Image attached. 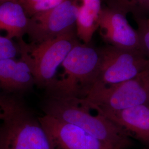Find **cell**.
<instances>
[{"instance_id":"cell-1","label":"cell","mask_w":149,"mask_h":149,"mask_svg":"<svg viewBox=\"0 0 149 149\" xmlns=\"http://www.w3.org/2000/svg\"><path fill=\"white\" fill-rule=\"evenodd\" d=\"M45 114L74 124L93 136L119 149L131 145L127 133L107 118L82 106L76 98L49 96L43 106Z\"/></svg>"},{"instance_id":"cell-2","label":"cell","mask_w":149,"mask_h":149,"mask_svg":"<svg viewBox=\"0 0 149 149\" xmlns=\"http://www.w3.org/2000/svg\"><path fill=\"white\" fill-rule=\"evenodd\" d=\"M101 59L100 49L77 44L61 64V74L47 88L49 96L83 98L96 82Z\"/></svg>"},{"instance_id":"cell-3","label":"cell","mask_w":149,"mask_h":149,"mask_svg":"<svg viewBox=\"0 0 149 149\" xmlns=\"http://www.w3.org/2000/svg\"><path fill=\"white\" fill-rule=\"evenodd\" d=\"M79 43L76 29L41 43L18 40L20 59L28 65L36 85L47 88L56 79L59 66L70 51Z\"/></svg>"},{"instance_id":"cell-4","label":"cell","mask_w":149,"mask_h":149,"mask_svg":"<svg viewBox=\"0 0 149 149\" xmlns=\"http://www.w3.org/2000/svg\"><path fill=\"white\" fill-rule=\"evenodd\" d=\"M76 99L82 106L97 113L149 104V70L134 79L116 85L95 84L83 98Z\"/></svg>"},{"instance_id":"cell-5","label":"cell","mask_w":149,"mask_h":149,"mask_svg":"<svg viewBox=\"0 0 149 149\" xmlns=\"http://www.w3.org/2000/svg\"><path fill=\"white\" fill-rule=\"evenodd\" d=\"M0 125V149H55L38 118L17 99Z\"/></svg>"},{"instance_id":"cell-6","label":"cell","mask_w":149,"mask_h":149,"mask_svg":"<svg viewBox=\"0 0 149 149\" xmlns=\"http://www.w3.org/2000/svg\"><path fill=\"white\" fill-rule=\"evenodd\" d=\"M100 50L101 64L95 84L116 85L136 77L148 68V58L141 52L124 50L110 45L100 48Z\"/></svg>"},{"instance_id":"cell-7","label":"cell","mask_w":149,"mask_h":149,"mask_svg":"<svg viewBox=\"0 0 149 149\" xmlns=\"http://www.w3.org/2000/svg\"><path fill=\"white\" fill-rule=\"evenodd\" d=\"M78 8L76 0H64L53 8L29 18L26 34L30 43H41L74 30Z\"/></svg>"},{"instance_id":"cell-8","label":"cell","mask_w":149,"mask_h":149,"mask_svg":"<svg viewBox=\"0 0 149 149\" xmlns=\"http://www.w3.org/2000/svg\"><path fill=\"white\" fill-rule=\"evenodd\" d=\"M38 119L55 149H119L74 124L46 114Z\"/></svg>"},{"instance_id":"cell-9","label":"cell","mask_w":149,"mask_h":149,"mask_svg":"<svg viewBox=\"0 0 149 149\" xmlns=\"http://www.w3.org/2000/svg\"><path fill=\"white\" fill-rule=\"evenodd\" d=\"M126 14L110 7L102 8L98 27L101 35L113 47L143 53L138 33L130 25Z\"/></svg>"},{"instance_id":"cell-10","label":"cell","mask_w":149,"mask_h":149,"mask_svg":"<svg viewBox=\"0 0 149 149\" xmlns=\"http://www.w3.org/2000/svg\"><path fill=\"white\" fill-rule=\"evenodd\" d=\"M35 85L31 69L24 61L15 58L0 60V97H15Z\"/></svg>"},{"instance_id":"cell-11","label":"cell","mask_w":149,"mask_h":149,"mask_svg":"<svg viewBox=\"0 0 149 149\" xmlns=\"http://www.w3.org/2000/svg\"><path fill=\"white\" fill-rule=\"evenodd\" d=\"M98 114L110 120L127 133L133 134L149 146V104Z\"/></svg>"},{"instance_id":"cell-12","label":"cell","mask_w":149,"mask_h":149,"mask_svg":"<svg viewBox=\"0 0 149 149\" xmlns=\"http://www.w3.org/2000/svg\"><path fill=\"white\" fill-rule=\"evenodd\" d=\"M29 18L17 0L0 3V36L18 40L27 33Z\"/></svg>"},{"instance_id":"cell-13","label":"cell","mask_w":149,"mask_h":149,"mask_svg":"<svg viewBox=\"0 0 149 149\" xmlns=\"http://www.w3.org/2000/svg\"><path fill=\"white\" fill-rule=\"evenodd\" d=\"M79 4L76 21V33L84 44L90 43L98 29L101 12V0H76Z\"/></svg>"},{"instance_id":"cell-14","label":"cell","mask_w":149,"mask_h":149,"mask_svg":"<svg viewBox=\"0 0 149 149\" xmlns=\"http://www.w3.org/2000/svg\"><path fill=\"white\" fill-rule=\"evenodd\" d=\"M64 0H17L28 18L59 5Z\"/></svg>"},{"instance_id":"cell-15","label":"cell","mask_w":149,"mask_h":149,"mask_svg":"<svg viewBox=\"0 0 149 149\" xmlns=\"http://www.w3.org/2000/svg\"><path fill=\"white\" fill-rule=\"evenodd\" d=\"M111 7L113 8L128 12L149 10V0H111Z\"/></svg>"},{"instance_id":"cell-16","label":"cell","mask_w":149,"mask_h":149,"mask_svg":"<svg viewBox=\"0 0 149 149\" xmlns=\"http://www.w3.org/2000/svg\"><path fill=\"white\" fill-rule=\"evenodd\" d=\"M19 54L17 44L13 40L0 36V60L15 58Z\"/></svg>"},{"instance_id":"cell-17","label":"cell","mask_w":149,"mask_h":149,"mask_svg":"<svg viewBox=\"0 0 149 149\" xmlns=\"http://www.w3.org/2000/svg\"><path fill=\"white\" fill-rule=\"evenodd\" d=\"M138 33L141 48L144 55L149 57V19L139 22Z\"/></svg>"},{"instance_id":"cell-18","label":"cell","mask_w":149,"mask_h":149,"mask_svg":"<svg viewBox=\"0 0 149 149\" xmlns=\"http://www.w3.org/2000/svg\"><path fill=\"white\" fill-rule=\"evenodd\" d=\"M14 97H0V120H3L16 101Z\"/></svg>"},{"instance_id":"cell-19","label":"cell","mask_w":149,"mask_h":149,"mask_svg":"<svg viewBox=\"0 0 149 149\" xmlns=\"http://www.w3.org/2000/svg\"><path fill=\"white\" fill-rule=\"evenodd\" d=\"M8 1V0H0V3H3V2H5V1Z\"/></svg>"},{"instance_id":"cell-20","label":"cell","mask_w":149,"mask_h":149,"mask_svg":"<svg viewBox=\"0 0 149 149\" xmlns=\"http://www.w3.org/2000/svg\"><path fill=\"white\" fill-rule=\"evenodd\" d=\"M148 61H149V66H148V69L149 70V57L148 58Z\"/></svg>"},{"instance_id":"cell-21","label":"cell","mask_w":149,"mask_h":149,"mask_svg":"<svg viewBox=\"0 0 149 149\" xmlns=\"http://www.w3.org/2000/svg\"></svg>"}]
</instances>
